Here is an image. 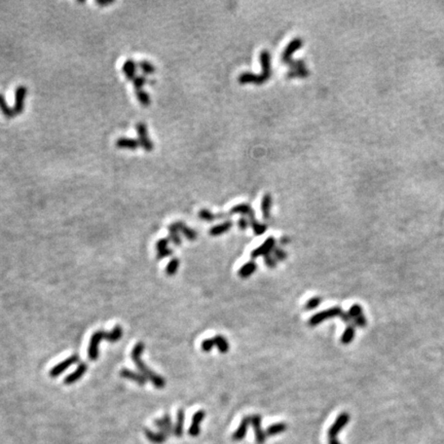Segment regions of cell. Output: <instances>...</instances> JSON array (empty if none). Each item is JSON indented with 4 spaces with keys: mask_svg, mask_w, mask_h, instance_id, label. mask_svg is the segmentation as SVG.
<instances>
[{
    "mask_svg": "<svg viewBox=\"0 0 444 444\" xmlns=\"http://www.w3.org/2000/svg\"><path fill=\"white\" fill-rule=\"evenodd\" d=\"M249 222H250V225H251L252 230H253V231H254V233L256 234V236H261V234H263V233L266 231V230H267L266 224L259 223L256 219L251 220V221H249Z\"/></svg>",
    "mask_w": 444,
    "mask_h": 444,
    "instance_id": "32",
    "label": "cell"
},
{
    "mask_svg": "<svg viewBox=\"0 0 444 444\" xmlns=\"http://www.w3.org/2000/svg\"><path fill=\"white\" fill-rule=\"evenodd\" d=\"M260 63H261V66H263V71H261L260 74H258V80H259L258 84H263L265 82H267L269 78H271L272 73H273L272 64H271V55H269L267 50H263L260 53Z\"/></svg>",
    "mask_w": 444,
    "mask_h": 444,
    "instance_id": "4",
    "label": "cell"
},
{
    "mask_svg": "<svg viewBox=\"0 0 444 444\" xmlns=\"http://www.w3.org/2000/svg\"><path fill=\"white\" fill-rule=\"evenodd\" d=\"M86 370H88V365H86L85 363H81L80 365H78L76 370H74L72 373H70L68 377L65 378L64 382L66 385L74 384V382L80 380L84 376Z\"/></svg>",
    "mask_w": 444,
    "mask_h": 444,
    "instance_id": "13",
    "label": "cell"
},
{
    "mask_svg": "<svg viewBox=\"0 0 444 444\" xmlns=\"http://www.w3.org/2000/svg\"><path fill=\"white\" fill-rule=\"evenodd\" d=\"M172 253H173V251H172L171 249L167 248L166 250H163V251H161V252H158V256H156V257H158V259L167 258V257L171 256Z\"/></svg>",
    "mask_w": 444,
    "mask_h": 444,
    "instance_id": "47",
    "label": "cell"
},
{
    "mask_svg": "<svg viewBox=\"0 0 444 444\" xmlns=\"http://www.w3.org/2000/svg\"><path fill=\"white\" fill-rule=\"evenodd\" d=\"M201 346H202V350H203L204 352H210V351L213 349V347L215 346V344H214L213 338L204 339Z\"/></svg>",
    "mask_w": 444,
    "mask_h": 444,
    "instance_id": "42",
    "label": "cell"
},
{
    "mask_svg": "<svg viewBox=\"0 0 444 444\" xmlns=\"http://www.w3.org/2000/svg\"><path fill=\"white\" fill-rule=\"evenodd\" d=\"M147 82L146 81V78L144 76H136L135 80L133 81V84H134V88L137 91H141L142 88H143V85Z\"/></svg>",
    "mask_w": 444,
    "mask_h": 444,
    "instance_id": "41",
    "label": "cell"
},
{
    "mask_svg": "<svg viewBox=\"0 0 444 444\" xmlns=\"http://www.w3.org/2000/svg\"><path fill=\"white\" fill-rule=\"evenodd\" d=\"M176 224H177V226H178L179 231H180L182 234H183V236H184L188 241H195V240L197 239V233L196 232V230H194L193 229L188 228V226H186L182 221H177Z\"/></svg>",
    "mask_w": 444,
    "mask_h": 444,
    "instance_id": "22",
    "label": "cell"
},
{
    "mask_svg": "<svg viewBox=\"0 0 444 444\" xmlns=\"http://www.w3.org/2000/svg\"><path fill=\"white\" fill-rule=\"evenodd\" d=\"M260 423H261L260 415L256 414V415L251 416V424H252V426H253L254 431H255L256 440L258 443H263L265 440V434L263 433V430L260 429Z\"/></svg>",
    "mask_w": 444,
    "mask_h": 444,
    "instance_id": "17",
    "label": "cell"
},
{
    "mask_svg": "<svg viewBox=\"0 0 444 444\" xmlns=\"http://www.w3.org/2000/svg\"><path fill=\"white\" fill-rule=\"evenodd\" d=\"M276 247V240L275 238L273 237H269L265 240V242L263 244H261V245L254 249L253 251L251 252V258L252 259H256L258 257H261V256H263L265 257L266 255L268 254H272V252L274 251Z\"/></svg>",
    "mask_w": 444,
    "mask_h": 444,
    "instance_id": "5",
    "label": "cell"
},
{
    "mask_svg": "<svg viewBox=\"0 0 444 444\" xmlns=\"http://www.w3.org/2000/svg\"><path fill=\"white\" fill-rule=\"evenodd\" d=\"M251 423V417H245V419H244L239 427V429L236 431V433L233 434V439H236V440H241L243 439L244 437H245V435H246V432L248 430V426L250 425Z\"/></svg>",
    "mask_w": 444,
    "mask_h": 444,
    "instance_id": "23",
    "label": "cell"
},
{
    "mask_svg": "<svg viewBox=\"0 0 444 444\" xmlns=\"http://www.w3.org/2000/svg\"><path fill=\"white\" fill-rule=\"evenodd\" d=\"M121 336H123V329L120 326L116 325L110 332H106L105 339L109 343H117Z\"/></svg>",
    "mask_w": 444,
    "mask_h": 444,
    "instance_id": "29",
    "label": "cell"
},
{
    "mask_svg": "<svg viewBox=\"0 0 444 444\" xmlns=\"http://www.w3.org/2000/svg\"><path fill=\"white\" fill-rule=\"evenodd\" d=\"M144 349H145V345L142 342L138 343L134 346L132 353H131V358H132V360L134 361L139 371H140V373L147 380L151 381L156 389H164V387H166V379H164L163 377L159 376L158 373L153 372L149 367H147L141 359V356L144 352Z\"/></svg>",
    "mask_w": 444,
    "mask_h": 444,
    "instance_id": "1",
    "label": "cell"
},
{
    "mask_svg": "<svg viewBox=\"0 0 444 444\" xmlns=\"http://www.w3.org/2000/svg\"><path fill=\"white\" fill-rule=\"evenodd\" d=\"M349 315L352 317V319H356V318H358V317H361L363 316V309L362 307L360 306V304H354V306H352L349 310Z\"/></svg>",
    "mask_w": 444,
    "mask_h": 444,
    "instance_id": "38",
    "label": "cell"
},
{
    "mask_svg": "<svg viewBox=\"0 0 444 444\" xmlns=\"http://www.w3.org/2000/svg\"><path fill=\"white\" fill-rule=\"evenodd\" d=\"M139 66H140L141 70L145 74H151V73H153L155 71V67L153 66V64L150 63V62H148V61H141V62L139 63Z\"/></svg>",
    "mask_w": 444,
    "mask_h": 444,
    "instance_id": "39",
    "label": "cell"
},
{
    "mask_svg": "<svg viewBox=\"0 0 444 444\" xmlns=\"http://www.w3.org/2000/svg\"><path fill=\"white\" fill-rule=\"evenodd\" d=\"M178 267H179V259L173 258L166 267V274L168 276H174L177 273Z\"/></svg>",
    "mask_w": 444,
    "mask_h": 444,
    "instance_id": "36",
    "label": "cell"
},
{
    "mask_svg": "<svg viewBox=\"0 0 444 444\" xmlns=\"http://www.w3.org/2000/svg\"><path fill=\"white\" fill-rule=\"evenodd\" d=\"M249 225H250V222L247 218H245V217H242V218H240L238 221V226L242 230H245L246 229H248Z\"/></svg>",
    "mask_w": 444,
    "mask_h": 444,
    "instance_id": "46",
    "label": "cell"
},
{
    "mask_svg": "<svg viewBox=\"0 0 444 444\" xmlns=\"http://www.w3.org/2000/svg\"><path fill=\"white\" fill-rule=\"evenodd\" d=\"M184 420H185L184 411H183V409H179L178 415H177V424H176V427H175V430H174V434H175L177 437H181L182 434H183Z\"/></svg>",
    "mask_w": 444,
    "mask_h": 444,
    "instance_id": "27",
    "label": "cell"
},
{
    "mask_svg": "<svg viewBox=\"0 0 444 444\" xmlns=\"http://www.w3.org/2000/svg\"><path fill=\"white\" fill-rule=\"evenodd\" d=\"M353 323L355 326H358V327H365L367 325V320L366 318H365V316H361V317H358V318H356L353 320Z\"/></svg>",
    "mask_w": 444,
    "mask_h": 444,
    "instance_id": "44",
    "label": "cell"
},
{
    "mask_svg": "<svg viewBox=\"0 0 444 444\" xmlns=\"http://www.w3.org/2000/svg\"><path fill=\"white\" fill-rule=\"evenodd\" d=\"M309 76V70L307 68H299V69H291V70L287 73V78H303Z\"/></svg>",
    "mask_w": 444,
    "mask_h": 444,
    "instance_id": "31",
    "label": "cell"
},
{
    "mask_svg": "<svg viewBox=\"0 0 444 444\" xmlns=\"http://www.w3.org/2000/svg\"><path fill=\"white\" fill-rule=\"evenodd\" d=\"M236 214L247 216L249 221L256 219L255 214L249 204H240V205H236L234 207H232L230 211V215H236Z\"/></svg>",
    "mask_w": 444,
    "mask_h": 444,
    "instance_id": "11",
    "label": "cell"
},
{
    "mask_svg": "<svg viewBox=\"0 0 444 444\" xmlns=\"http://www.w3.org/2000/svg\"><path fill=\"white\" fill-rule=\"evenodd\" d=\"M198 217L202 220L211 222L217 219V214H213L210 210H208V209H202V210L198 212Z\"/></svg>",
    "mask_w": 444,
    "mask_h": 444,
    "instance_id": "35",
    "label": "cell"
},
{
    "mask_svg": "<svg viewBox=\"0 0 444 444\" xmlns=\"http://www.w3.org/2000/svg\"><path fill=\"white\" fill-rule=\"evenodd\" d=\"M26 95H27V88H26V86L20 85L16 89L15 106H14L15 115H20V113L24 110V101L26 98Z\"/></svg>",
    "mask_w": 444,
    "mask_h": 444,
    "instance_id": "9",
    "label": "cell"
},
{
    "mask_svg": "<svg viewBox=\"0 0 444 444\" xmlns=\"http://www.w3.org/2000/svg\"><path fill=\"white\" fill-rule=\"evenodd\" d=\"M113 2V0H96V3L99 4V5H102V6H106V5H109V4H112Z\"/></svg>",
    "mask_w": 444,
    "mask_h": 444,
    "instance_id": "49",
    "label": "cell"
},
{
    "mask_svg": "<svg viewBox=\"0 0 444 444\" xmlns=\"http://www.w3.org/2000/svg\"><path fill=\"white\" fill-rule=\"evenodd\" d=\"M213 341L215 344V346L218 349V351L222 354L228 353L230 350V345L229 342L226 341L225 337L222 335H215L213 337Z\"/></svg>",
    "mask_w": 444,
    "mask_h": 444,
    "instance_id": "25",
    "label": "cell"
},
{
    "mask_svg": "<svg viewBox=\"0 0 444 444\" xmlns=\"http://www.w3.org/2000/svg\"><path fill=\"white\" fill-rule=\"evenodd\" d=\"M272 254L274 255V257L278 260V261H283L287 258V253H286V251L283 250L282 248L280 247H275L274 251L272 252Z\"/></svg>",
    "mask_w": 444,
    "mask_h": 444,
    "instance_id": "40",
    "label": "cell"
},
{
    "mask_svg": "<svg viewBox=\"0 0 444 444\" xmlns=\"http://www.w3.org/2000/svg\"><path fill=\"white\" fill-rule=\"evenodd\" d=\"M280 243H281V245H283V246H284V245H287V244L289 243V239H288V238H282L281 241H280Z\"/></svg>",
    "mask_w": 444,
    "mask_h": 444,
    "instance_id": "50",
    "label": "cell"
},
{
    "mask_svg": "<svg viewBox=\"0 0 444 444\" xmlns=\"http://www.w3.org/2000/svg\"><path fill=\"white\" fill-rule=\"evenodd\" d=\"M355 334H356V326L354 324L347 325V327L345 328V330L343 335H342V338H341L342 343L344 345L351 344L354 341Z\"/></svg>",
    "mask_w": 444,
    "mask_h": 444,
    "instance_id": "24",
    "label": "cell"
},
{
    "mask_svg": "<svg viewBox=\"0 0 444 444\" xmlns=\"http://www.w3.org/2000/svg\"><path fill=\"white\" fill-rule=\"evenodd\" d=\"M350 421V415L347 414L346 412H343L342 414H339V416L336 419L335 423L331 426V428L329 429L328 431V434H329V436H331V437H335L337 433L339 431H342V429L344 428V427L349 423Z\"/></svg>",
    "mask_w": 444,
    "mask_h": 444,
    "instance_id": "10",
    "label": "cell"
},
{
    "mask_svg": "<svg viewBox=\"0 0 444 444\" xmlns=\"http://www.w3.org/2000/svg\"><path fill=\"white\" fill-rule=\"evenodd\" d=\"M232 228V221L231 220H226L220 224H217L213 228L210 229V234L211 236H221V234L228 232L230 229Z\"/></svg>",
    "mask_w": 444,
    "mask_h": 444,
    "instance_id": "19",
    "label": "cell"
},
{
    "mask_svg": "<svg viewBox=\"0 0 444 444\" xmlns=\"http://www.w3.org/2000/svg\"><path fill=\"white\" fill-rule=\"evenodd\" d=\"M169 242H170L169 238H164V239L159 240L158 243H156V245H155V249L158 250V252H161L163 250H166L168 248Z\"/></svg>",
    "mask_w": 444,
    "mask_h": 444,
    "instance_id": "43",
    "label": "cell"
},
{
    "mask_svg": "<svg viewBox=\"0 0 444 444\" xmlns=\"http://www.w3.org/2000/svg\"><path fill=\"white\" fill-rule=\"evenodd\" d=\"M273 205V197L271 195H264L263 197V201H261V212H263V216L265 220L269 219L271 217V209Z\"/></svg>",
    "mask_w": 444,
    "mask_h": 444,
    "instance_id": "18",
    "label": "cell"
},
{
    "mask_svg": "<svg viewBox=\"0 0 444 444\" xmlns=\"http://www.w3.org/2000/svg\"><path fill=\"white\" fill-rule=\"evenodd\" d=\"M204 417H205V411H199L195 413V415L193 417V423H191V426L188 431L190 436L196 437L199 434V425H201V423L203 422Z\"/></svg>",
    "mask_w": 444,
    "mask_h": 444,
    "instance_id": "15",
    "label": "cell"
},
{
    "mask_svg": "<svg viewBox=\"0 0 444 444\" xmlns=\"http://www.w3.org/2000/svg\"><path fill=\"white\" fill-rule=\"evenodd\" d=\"M302 39L301 38H294L291 40L288 46L286 47L282 54V62L289 65L292 61V55L296 50H298L302 47Z\"/></svg>",
    "mask_w": 444,
    "mask_h": 444,
    "instance_id": "8",
    "label": "cell"
},
{
    "mask_svg": "<svg viewBox=\"0 0 444 444\" xmlns=\"http://www.w3.org/2000/svg\"><path fill=\"white\" fill-rule=\"evenodd\" d=\"M136 96H137V99L138 101L140 102L143 106H148V105H150V96L148 93L144 92L143 90L141 91H137L136 92Z\"/></svg>",
    "mask_w": 444,
    "mask_h": 444,
    "instance_id": "34",
    "label": "cell"
},
{
    "mask_svg": "<svg viewBox=\"0 0 444 444\" xmlns=\"http://www.w3.org/2000/svg\"><path fill=\"white\" fill-rule=\"evenodd\" d=\"M119 374H120L121 378L130 379V380H133V381L137 382V384L140 385V386H144L146 384V381H147V379L142 376L140 372H135V371L128 369V368L121 369Z\"/></svg>",
    "mask_w": 444,
    "mask_h": 444,
    "instance_id": "14",
    "label": "cell"
},
{
    "mask_svg": "<svg viewBox=\"0 0 444 444\" xmlns=\"http://www.w3.org/2000/svg\"><path fill=\"white\" fill-rule=\"evenodd\" d=\"M179 229H178V226L175 223H172L170 226H169V239L175 244V245L179 246L182 244V240L179 236Z\"/></svg>",
    "mask_w": 444,
    "mask_h": 444,
    "instance_id": "28",
    "label": "cell"
},
{
    "mask_svg": "<svg viewBox=\"0 0 444 444\" xmlns=\"http://www.w3.org/2000/svg\"><path fill=\"white\" fill-rule=\"evenodd\" d=\"M154 425L156 427H159L161 433L166 435L167 437L170 434H173L174 430H175V428L173 427L172 421H171V416L169 414H164L163 419H159V420L154 421Z\"/></svg>",
    "mask_w": 444,
    "mask_h": 444,
    "instance_id": "12",
    "label": "cell"
},
{
    "mask_svg": "<svg viewBox=\"0 0 444 444\" xmlns=\"http://www.w3.org/2000/svg\"><path fill=\"white\" fill-rule=\"evenodd\" d=\"M78 361H80V356L75 355V354L70 356L69 358H67L66 360L62 361L60 364H57L56 366H54L53 368H51L50 371H49V377L57 378V377L61 376V374H62L65 370H67L69 367H70L71 365L77 363Z\"/></svg>",
    "mask_w": 444,
    "mask_h": 444,
    "instance_id": "7",
    "label": "cell"
},
{
    "mask_svg": "<svg viewBox=\"0 0 444 444\" xmlns=\"http://www.w3.org/2000/svg\"><path fill=\"white\" fill-rule=\"evenodd\" d=\"M257 269V264L255 263V261L253 260H251L249 261V263H245L244 264L240 269H239V276L241 278H244V279H246V278H249L251 275H253L254 272Z\"/></svg>",
    "mask_w": 444,
    "mask_h": 444,
    "instance_id": "21",
    "label": "cell"
},
{
    "mask_svg": "<svg viewBox=\"0 0 444 444\" xmlns=\"http://www.w3.org/2000/svg\"><path fill=\"white\" fill-rule=\"evenodd\" d=\"M139 141L136 140V139L132 138H125V137H120L116 140V146L118 148H125V149H130V150H135L138 148Z\"/></svg>",
    "mask_w": 444,
    "mask_h": 444,
    "instance_id": "16",
    "label": "cell"
},
{
    "mask_svg": "<svg viewBox=\"0 0 444 444\" xmlns=\"http://www.w3.org/2000/svg\"><path fill=\"white\" fill-rule=\"evenodd\" d=\"M0 110L2 111L3 115L6 118H12V117H14L16 115L15 112H14V108H11L10 106L7 105L4 96L2 94H0Z\"/></svg>",
    "mask_w": 444,
    "mask_h": 444,
    "instance_id": "30",
    "label": "cell"
},
{
    "mask_svg": "<svg viewBox=\"0 0 444 444\" xmlns=\"http://www.w3.org/2000/svg\"><path fill=\"white\" fill-rule=\"evenodd\" d=\"M144 432H145V436L147 437V439L149 441H151L152 443L161 444V443H163V442H164L167 440L166 435L161 433V432L160 433H154V432H152L150 430H147V429H145Z\"/></svg>",
    "mask_w": 444,
    "mask_h": 444,
    "instance_id": "26",
    "label": "cell"
},
{
    "mask_svg": "<svg viewBox=\"0 0 444 444\" xmlns=\"http://www.w3.org/2000/svg\"><path fill=\"white\" fill-rule=\"evenodd\" d=\"M321 302H322V298L319 297V296H316V297L311 298L306 303V306H304V309H306L307 311H312V310L317 309L321 304Z\"/></svg>",
    "mask_w": 444,
    "mask_h": 444,
    "instance_id": "37",
    "label": "cell"
},
{
    "mask_svg": "<svg viewBox=\"0 0 444 444\" xmlns=\"http://www.w3.org/2000/svg\"><path fill=\"white\" fill-rule=\"evenodd\" d=\"M106 337V332L103 331V330H99V331H96L90 341V345L88 347V356L89 359L92 361L97 360L99 358V346L100 343L105 339Z\"/></svg>",
    "mask_w": 444,
    "mask_h": 444,
    "instance_id": "3",
    "label": "cell"
},
{
    "mask_svg": "<svg viewBox=\"0 0 444 444\" xmlns=\"http://www.w3.org/2000/svg\"><path fill=\"white\" fill-rule=\"evenodd\" d=\"M137 64L133 60H127L123 66V71L129 81H134L136 78Z\"/></svg>",
    "mask_w": 444,
    "mask_h": 444,
    "instance_id": "20",
    "label": "cell"
},
{
    "mask_svg": "<svg viewBox=\"0 0 444 444\" xmlns=\"http://www.w3.org/2000/svg\"><path fill=\"white\" fill-rule=\"evenodd\" d=\"M341 318L343 320L344 323L347 324V325H351V324H354L353 323V319L352 317L349 315V312H343V314L341 315Z\"/></svg>",
    "mask_w": 444,
    "mask_h": 444,
    "instance_id": "48",
    "label": "cell"
},
{
    "mask_svg": "<svg viewBox=\"0 0 444 444\" xmlns=\"http://www.w3.org/2000/svg\"><path fill=\"white\" fill-rule=\"evenodd\" d=\"M136 129H137V133H138V137H139V139H138L139 144L143 147V149L145 151H151L153 149V143L150 140L149 136H148L146 125L144 123H138L136 125Z\"/></svg>",
    "mask_w": 444,
    "mask_h": 444,
    "instance_id": "6",
    "label": "cell"
},
{
    "mask_svg": "<svg viewBox=\"0 0 444 444\" xmlns=\"http://www.w3.org/2000/svg\"><path fill=\"white\" fill-rule=\"evenodd\" d=\"M343 312H343L342 308H339V307L330 308L328 310L317 312V314L311 317L310 321H309V324H310V326H317L327 319H331L334 317H341Z\"/></svg>",
    "mask_w": 444,
    "mask_h": 444,
    "instance_id": "2",
    "label": "cell"
},
{
    "mask_svg": "<svg viewBox=\"0 0 444 444\" xmlns=\"http://www.w3.org/2000/svg\"><path fill=\"white\" fill-rule=\"evenodd\" d=\"M277 259L274 257L273 254H268L264 257V263L268 266V267H275L277 265Z\"/></svg>",
    "mask_w": 444,
    "mask_h": 444,
    "instance_id": "45",
    "label": "cell"
},
{
    "mask_svg": "<svg viewBox=\"0 0 444 444\" xmlns=\"http://www.w3.org/2000/svg\"><path fill=\"white\" fill-rule=\"evenodd\" d=\"M285 430H286V425L283 424V423H278V424L269 426L267 428V430H266V434L267 435H276V434L284 432Z\"/></svg>",
    "mask_w": 444,
    "mask_h": 444,
    "instance_id": "33",
    "label": "cell"
}]
</instances>
